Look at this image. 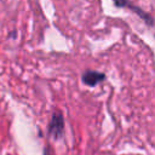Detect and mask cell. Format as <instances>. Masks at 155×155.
Returning <instances> with one entry per match:
<instances>
[{
    "mask_svg": "<svg viewBox=\"0 0 155 155\" xmlns=\"http://www.w3.org/2000/svg\"><path fill=\"white\" fill-rule=\"evenodd\" d=\"M45 155H48V154H45Z\"/></svg>",
    "mask_w": 155,
    "mask_h": 155,
    "instance_id": "cell-3",
    "label": "cell"
},
{
    "mask_svg": "<svg viewBox=\"0 0 155 155\" xmlns=\"http://www.w3.org/2000/svg\"><path fill=\"white\" fill-rule=\"evenodd\" d=\"M64 133V120L61 113H54L51 117L50 125H48V134L54 138L58 139L63 136Z\"/></svg>",
    "mask_w": 155,
    "mask_h": 155,
    "instance_id": "cell-1",
    "label": "cell"
},
{
    "mask_svg": "<svg viewBox=\"0 0 155 155\" xmlns=\"http://www.w3.org/2000/svg\"><path fill=\"white\" fill-rule=\"evenodd\" d=\"M104 79H105V74L101 73V71H96V70H87L82 74L84 84H86L87 86H91V87L96 86L97 84H99Z\"/></svg>",
    "mask_w": 155,
    "mask_h": 155,
    "instance_id": "cell-2",
    "label": "cell"
}]
</instances>
